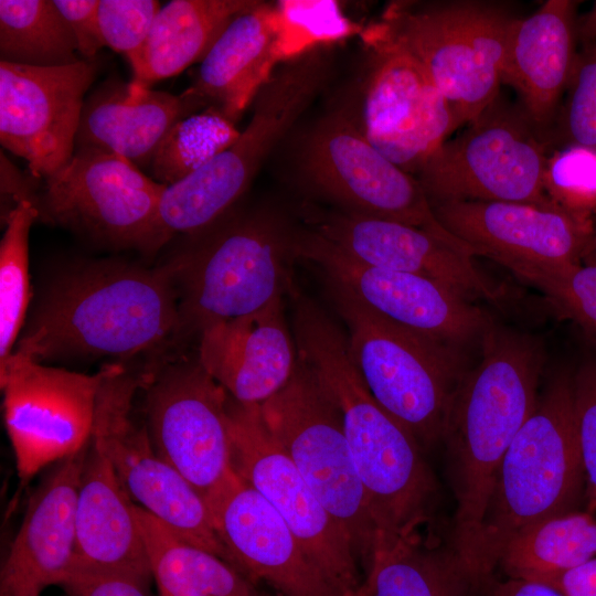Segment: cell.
Masks as SVG:
<instances>
[{
    "mask_svg": "<svg viewBox=\"0 0 596 596\" xmlns=\"http://www.w3.org/2000/svg\"><path fill=\"white\" fill-rule=\"evenodd\" d=\"M178 294L170 264L84 259L47 281L28 316L15 355L41 363L110 358L125 364L175 353ZM126 365V364H125Z\"/></svg>",
    "mask_w": 596,
    "mask_h": 596,
    "instance_id": "cell-1",
    "label": "cell"
},
{
    "mask_svg": "<svg viewBox=\"0 0 596 596\" xmlns=\"http://www.w3.org/2000/svg\"><path fill=\"white\" fill-rule=\"evenodd\" d=\"M292 298L297 355L341 413L377 539L418 534L436 493L421 444L371 394L340 327L310 299L298 294Z\"/></svg>",
    "mask_w": 596,
    "mask_h": 596,
    "instance_id": "cell-2",
    "label": "cell"
},
{
    "mask_svg": "<svg viewBox=\"0 0 596 596\" xmlns=\"http://www.w3.org/2000/svg\"><path fill=\"white\" fill-rule=\"evenodd\" d=\"M481 347L479 363L454 393L441 435L456 499L450 547L467 573L500 464L536 406L545 362L536 337L494 324Z\"/></svg>",
    "mask_w": 596,
    "mask_h": 596,
    "instance_id": "cell-3",
    "label": "cell"
},
{
    "mask_svg": "<svg viewBox=\"0 0 596 596\" xmlns=\"http://www.w3.org/2000/svg\"><path fill=\"white\" fill-rule=\"evenodd\" d=\"M585 492L571 376L561 373L539 397L500 464L469 570L473 592L491 579L515 534L544 519L578 511Z\"/></svg>",
    "mask_w": 596,
    "mask_h": 596,
    "instance_id": "cell-4",
    "label": "cell"
},
{
    "mask_svg": "<svg viewBox=\"0 0 596 596\" xmlns=\"http://www.w3.org/2000/svg\"><path fill=\"white\" fill-rule=\"evenodd\" d=\"M294 228L268 210L231 211L168 260L178 294L177 352L204 329L294 291Z\"/></svg>",
    "mask_w": 596,
    "mask_h": 596,
    "instance_id": "cell-5",
    "label": "cell"
},
{
    "mask_svg": "<svg viewBox=\"0 0 596 596\" xmlns=\"http://www.w3.org/2000/svg\"><path fill=\"white\" fill-rule=\"evenodd\" d=\"M330 46L283 63L254 100V113L237 140L201 169L166 188L159 209L163 247L174 235H198L227 215L264 161L327 85Z\"/></svg>",
    "mask_w": 596,
    "mask_h": 596,
    "instance_id": "cell-6",
    "label": "cell"
},
{
    "mask_svg": "<svg viewBox=\"0 0 596 596\" xmlns=\"http://www.w3.org/2000/svg\"><path fill=\"white\" fill-rule=\"evenodd\" d=\"M515 18L488 1H393L371 25L423 66L461 127L500 94L508 32Z\"/></svg>",
    "mask_w": 596,
    "mask_h": 596,
    "instance_id": "cell-7",
    "label": "cell"
},
{
    "mask_svg": "<svg viewBox=\"0 0 596 596\" xmlns=\"http://www.w3.org/2000/svg\"><path fill=\"white\" fill-rule=\"evenodd\" d=\"M326 287L348 330L352 360L377 403L419 444L441 439L462 377L455 348L389 320L331 278Z\"/></svg>",
    "mask_w": 596,
    "mask_h": 596,
    "instance_id": "cell-8",
    "label": "cell"
},
{
    "mask_svg": "<svg viewBox=\"0 0 596 596\" xmlns=\"http://www.w3.org/2000/svg\"><path fill=\"white\" fill-rule=\"evenodd\" d=\"M294 156L301 184L332 209L414 226L471 253L437 221L417 178L366 139L351 99L317 118Z\"/></svg>",
    "mask_w": 596,
    "mask_h": 596,
    "instance_id": "cell-9",
    "label": "cell"
},
{
    "mask_svg": "<svg viewBox=\"0 0 596 596\" xmlns=\"http://www.w3.org/2000/svg\"><path fill=\"white\" fill-rule=\"evenodd\" d=\"M550 142L522 105L501 93L416 175L429 202L496 201L549 205ZM555 204V203H554Z\"/></svg>",
    "mask_w": 596,
    "mask_h": 596,
    "instance_id": "cell-10",
    "label": "cell"
},
{
    "mask_svg": "<svg viewBox=\"0 0 596 596\" xmlns=\"http://www.w3.org/2000/svg\"><path fill=\"white\" fill-rule=\"evenodd\" d=\"M259 406L270 434L369 564L379 532L336 404L297 355L289 381Z\"/></svg>",
    "mask_w": 596,
    "mask_h": 596,
    "instance_id": "cell-11",
    "label": "cell"
},
{
    "mask_svg": "<svg viewBox=\"0 0 596 596\" xmlns=\"http://www.w3.org/2000/svg\"><path fill=\"white\" fill-rule=\"evenodd\" d=\"M145 370L123 366L103 383L91 443L107 458L135 504L183 541L230 560L217 536L204 498L163 458L138 424L132 405Z\"/></svg>",
    "mask_w": 596,
    "mask_h": 596,
    "instance_id": "cell-12",
    "label": "cell"
},
{
    "mask_svg": "<svg viewBox=\"0 0 596 596\" xmlns=\"http://www.w3.org/2000/svg\"><path fill=\"white\" fill-rule=\"evenodd\" d=\"M166 188L124 157L76 149L68 163L45 180L39 221L104 246L153 255L162 247L159 209Z\"/></svg>",
    "mask_w": 596,
    "mask_h": 596,
    "instance_id": "cell-13",
    "label": "cell"
},
{
    "mask_svg": "<svg viewBox=\"0 0 596 596\" xmlns=\"http://www.w3.org/2000/svg\"><path fill=\"white\" fill-rule=\"evenodd\" d=\"M123 366L109 362L87 374L12 354L0 368L4 425L22 480L89 445L100 387Z\"/></svg>",
    "mask_w": 596,
    "mask_h": 596,
    "instance_id": "cell-14",
    "label": "cell"
},
{
    "mask_svg": "<svg viewBox=\"0 0 596 596\" xmlns=\"http://www.w3.org/2000/svg\"><path fill=\"white\" fill-rule=\"evenodd\" d=\"M141 391L153 448L204 498L232 468L228 394L179 352L149 363Z\"/></svg>",
    "mask_w": 596,
    "mask_h": 596,
    "instance_id": "cell-15",
    "label": "cell"
},
{
    "mask_svg": "<svg viewBox=\"0 0 596 596\" xmlns=\"http://www.w3.org/2000/svg\"><path fill=\"white\" fill-rule=\"evenodd\" d=\"M362 40L368 67L355 103L366 139L389 160L416 177L459 128L454 111L423 66L371 24Z\"/></svg>",
    "mask_w": 596,
    "mask_h": 596,
    "instance_id": "cell-16",
    "label": "cell"
},
{
    "mask_svg": "<svg viewBox=\"0 0 596 596\" xmlns=\"http://www.w3.org/2000/svg\"><path fill=\"white\" fill-rule=\"evenodd\" d=\"M227 419L233 470L276 509L343 596H353L362 583L351 541L270 434L259 404H243L228 395Z\"/></svg>",
    "mask_w": 596,
    "mask_h": 596,
    "instance_id": "cell-17",
    "label": "cell"
},
{
    "mask_svg": "<svg viewBox=\"0 0 596 596\" xmlns=\"http://www.w3.org/2000/svg\"><path fill=\"white\" fill-rule=\"evenodd\" d=\"M296 258L315 264L389 320L451 348L480 340L491 318L447 286L415 274L373 267L307 227H295Z\"/></svg>",
    "mask_w": 596,
    "mask_h": 596,
    "instance_id": "cell-18",
    "label": "cell"
},
{
    "mask_svg": "<svg viewBox=\"0 0 596 596\" xmlns=\"http://www.w3.org/2000/svg\"><path fill=\"white\" fill-rule=\"evenodd\" d=\"M98 67L96 58L54 67L0 61V141L38 179H49L72 159Z\"/></svg>",
    "mask_w": 596,
    "mask_h": 596,
    "instance_id": "cell-19",
    "label": "cell"
},
{
    "mask_svg": "<svg viewBox=\"0 0 596 596\" xmlns=\"http://www.w3.org/2000/svg\"><path fill=\"white\" fill-rule=\"evenodd\" d=\"M441 226L513 274L581 264L593 249L588 220L556 204L496 201L429 202Z\"/></svg>",
    "mask_w": 596,
    "mask_h": 596,
    "instance_id": "cell-20",
    "label": "cell"
},
{
    "mask_svg": "<svg viewBox=\"0 0 596 596\" xmlns=\"http://www.w3.org/2000/svg\"><path fill=\"white\" fill-rule=\"evenodd\" d=\"M305 227L360 263L423 276L468 300L499 304L503 291L473 263L472 254L421 228L304 203Z\"/></svg>",
    "mask_w": 596,
    "mask_h": 596,
    "instance_id": "cell-21",
    "label": "cell"
},
{
    "mask_svg": "<svg viewBox=\"0 0 596 596\" xmlns=\"http://www.w3.org/2000/svg\"><path fill=\"white\" fill-rule=\"evenodd\" d=\"M230 560L283 596H343L276 509L231 468L205 496Z\"/></svg>",
    "mask_w": 596,
    "mask_h": 596,
    "instance_id": "cell-22",
    "label": "cell"
},
{
    "mask_svg": "<svg viewBox=\"0 0 596 596\" xmlns=\"http://www.w3.org/2000/svg\"><path fill=\"white\" fill-rule=\"evenodd\" d=\"M283 299L211 326L196 339L200 364L240 403L262 404L286 385L295 370L296 343Z\"/></svg>",
    "mask_w": 596,
    "mask_h": 596,
    "instance_id": "cell-23",
    "label": "cell"
},
{
    "mask_svg": "<svg viewBox=\"0 0 596 596\" xmlns=\"http://www.w3.org/2000/svg\"><path fill=\"white\" fill-rule=\"evenodd\" d=\"M577 1L547 0L510 25L501 81L546 138L575 68ZM549 140V139H547Z\"/></svg>",
    "mask_w": 596,
    "mask_h": 596,
    "instance_id": "cell-24",
    "label": "cell"
},
{
    "mask_svg": "<svg viewBox=\"0 0 596 596\" xmlns=\"http://www.w3.org/2000/svg\"><path fill=\"white\" fill-rule=\"evenodd\" d=\"M88 446L62 461L31 498L1 573V593L62 585L75 561L76 503Z\"/></svg>",
    "mask_w": 596,
    "mask_h": 596,
    "instance_id": "cell-25",
    "label": "cell"
},
{
    "mask_svg": "<svg viewBox=\"0 0 596 596\" xmlns=\"http://www.w3.org/2000/svg\"><path fill=\"white\" fill-rule=\"evenodd\" d=\"M203 109L189 88L178 95L150 88L132 91L128 84L109 78L85 98L75 150H100L148 169L171 128Z\"/></svg>",
    "mask_w": 596,
    "mask_h": 596,
    "instance_id": "cell-26",
    "label": "cell"
},
{
    "mask_svg": "<svg viewBox=\"0 0 596 596\" xmlns=\"http://www.w3.org/2000/svg\"><path fill=\"white\" fill-rule=\"evenodd\" d=\"M283 63L276 7L257 0L221 32L188 88L236 124Z\"/></svg>",
    "mask_w": 596,
    "mask_h": 596,
    "instance_id": "cell-27",
    "label": "cell"
},
{
    "mask_svg": "<svg viewBox=\"0 0 596 596\" xmlns=\"http://www.w3.org/2000/svg\"><path fill=\"white\" fill-rule=\"evenodd\" d=\"M76 563L151 575L136 513L111 465L92 443L76 503Z\"/></svg>",
    "mask_w": 596,
    "mask_h": 596,
    "instance_id": "cell-28",
    "label": "cell"
},
{
    "mask_svg": "<svg viewBox=\"0 0 596 596\" xmlns=\"http://www.w3.org/2000/svg\"><path fill=\"white\" fill-rule=\"evenodd\" d=\"M257 0H172L161 7L142 45L127 58L132 91L147 89L201 62L225 26Z\"/></svg>",
    "mask_w": 596,
    "mask_h": 596,
    "instance_id": "cell-29",
    "label": "cell"
},
{
    "mask_svg": "<svg viewBox=\"0 0 596 596\" xmlns=\"http://www.w3.org/2000/svg\"><path fill=\"white\" fill-rule=\"evenodd\" d=\"M472 592L455 551L429 546L415 534L379 539L365 581L353 596H469Z\"/></svg>",
    "mask_w": 596,
    "mask_h": 596,
    "instance_id": "cell-30",
    "label": "cell"
},
{
    "mask_svg": "<svg viewBox=\"0 0 596 596\" xmlns=\"http://www.w3.org/2000/svg\"><path fill=\"white\" fill-rule=\"evenodd\" d=\"M136 513L161 596H258L223 558L183 541L137 504Z\"/></svg>",
    "mask_w": 596,
    "mask_h": 596,
    "instance_id": "cell-31",
    "label": "cell"
},
{
    "mask_svg": "<svg viewBox=\"0 0 596 596\" xmlns=\"http://www.w3.org/2000/svg\"><path fill=\"white\" fill-rule=\"evenodd\" d=\"M596 557V518L573 511L536 522L504 546L499 564L509 577L536 581Z\"/></svg>",
    "mask_w": 596,
    "mask_h": 596,
    "instance_id": "cell-32",
    "label": "cell"
},
{
    "mask_svg": "<svg viewBox=\"0 0 596 596\" xmlns=\"http://www.w3.org/2000/svg\"><path fill=\"white\" fill-rule=\"evenodd\" d=\"M75 39L51 0H0L2 62L54 67L76 63Z\"/></svg>",
    "mask_w": 596,
    "mask_h": 596,
    "instance_id": "cell-33",
    "label": "cell"
},
{
    "mask_svg": "<svg viewBox=\"0 0 596 596\" xmlns=\"http://www.w3.org/2000/svg\"><path fill=\"white\" fill-rule=\"evenodd\" d=\"M235 124L209 107L178 121L158 147L148 168L150 178L172 185L194 173L240 137Z\"/></svg>",
    "mask_w": 596,
    "mask_h": 596,
    "instance_id": "cell-34",
    "label": "cell"
},
{
    "mask_svg": "<svg viewBox=\"0 0 596 596\" xmlns=\"http://www.w3.org/2000/svg\"><path fill=\"white\" fill-rule=\"evenodd\" d=\"M39 212L20 203L9 215L0 242V368L13 353L28 319L32 298L29 274V234Z\"/></svg>",
    "mask_w": 596,
    "mask_h": 596,
    "instance_id": "cell-35",
    "label": "cell"
},
{
    "mask_svg": "<svg viewBox=\"0 0 596 596\" xmlns=\"http://www.w3.org/2000/svg\"><path fill=\"white\" fill-rule=\"evenodd\" d=\"M275 7L285 62L363 31L334 0H280Z\"/></svg>",
    "mask_w": 596,
    "mask_h": 596,
    "instance_id": "cell-36",
    "label": "cell"
},
{
    "mask_svg": "<svg viewBox=\"0 0 596 596\" xmlns=\"http://www.w3.org/2000/svg\"><path fill=\"white\" fill-rule=\"evenodd\" d=\"M547 139L550 145L560 142L596 151V41L577 55L565 105Z\"/></svg>",
    "mask_w": 596,
    "mask_h": 596,
    "instance_id": "cell-37",
    "label": "cell"
},
{
    "mask_svg": "<svg viewBox=\"0 0 596 596\" xmlns=\"http://www.w3.org/2000/svg\"><path fill=\"white\" fill-rule=\"evenodd\" d=\"M514 275L535 286L596 340V263L532 268Z\"/></svg>",
    "mask_w": 596,
    "mask_h": 596,
    "instance_id": "cell-38",
    "label": "cell"
},
{
    "mask_svg": "<svg viewBox=\"0 0 596 596\" xmlns=\"http://www.w3.org/2000/svg\"><path fill=\"white\" fill-rule=\"evenodd\" d=\"M544 188L553 203L587 220L596 209V151L570 145L550 155Z\"/></svg>",
    "mask_w": 596,
    "mask_h": 596,
    "instance_id": "cell-39",
    "label": "cell"
},
{
    "mask_svg": "<svg viewBox=\"0 0 596 596\" xmlns=\"http://www.w3.org/2000/svg\"><path fill=\"white\" fill-rule=\"evenodd\" d=\"M594 341H596L594 339ZM573 409L586 476L585 510L596 511V342L571 376Z\"/></svg>",
    "mask_w": 596,
    "mask_h": 596,
    "instance_id": "cell-40",
    "label": "cell"
},
{
    "mask_svg": "<svg viewBox=\"0 0 596 596\" xmlns=\"http://www.w3.org/2000/svg\"><path fill=\"white\" fill-rule=\"evenodd\" d=\"M161 9L155 0H99L98 23L105 45L126 56L148 36Z\"/></svg>",
    "mask_w": 596,
    "mask_h": 596,
    "instance_id": "cell-41",
    "label": "cell"
},
{
    "mask_svg": "<svg viewBox=\"0 0 596 596\" xmlns=\"http://www.w3.org/2000/svg\"><path fill=\"white\" fill-rule=\"evenodd\" d=\"M148 578L74 562L62 585L72 596H149Z\"/></svg>",
    "mask_w": 596,
    "mask_h": 596,
    "instance_id": "cell-42",
    "label": "cell"
},
{
    "mask_svg": "<svg viewBox=\"0 0 596 596\" xmlns=\"http://www.w3.org/2000/svg\"><path fill=\"white\" fill-rule=\"evenodd\" d=\"M75 39L77 52L84 60L96 58L105 46L99 23V0H53Z\"/></svg>",
    "mask_w": 596,
    "mask_h": 596,
    "instance_id": "cell-43",
    "label": "cell"
},
{
    "mask_svg": "<svg viewBox=\"0 0 596 596\" xmlns=\"http://www.w3.org/2000/svg\"><path fill=\"white\" fill-rule=\"evenodd\" d=\"M0 158L1 224L3 225L22 202H30L38 210L44 185H41L39 182L41 179L31 172L20 171L2 152Z\"/></svg>",
    "mask_w": 596,
    "mask_h": 596,
    "instance_id": "cell-44",
    "label": "cell"
},
{
    "mask_svg": "<svg viewBox=\"0 0 596 596\" xmlns=\"http://www.w3.org/2000/svg\"><path fill=\"white\" fill-rule=\"evenodd\" d=\"M534 582L546 584L565 596H596V557L566 572Z\"/></svg>",
    "mask_w": 596,
    "mask_h": 596,
    "instance_id": "cell-45",
    "label": "cell"
},
{
    "mask_svg": "<svg viewBox=\"0 0 596 596\" xmlns=\"http://www.w3.org/2000/svg\"><path fill=\"white\" fill-rule=\"evenodd\" d=\"M481 590H486L483 596H565L546 584L513 577L497 583L489 581Z\"/></svg>",
    "mask_w": 596,
    "mask_h": 596,
    "instance_id": "cell-46",
    "label": "cell"
},
{
    "mask_svg": "<svg viewBox=\"0 0 596 596\" xmlns=\"http://www.w3.org/2000/svg\"><path fill=\"white\" fill-rule=\"evenodd\" d=\"M577 40L588 44L596 41V1L592 9L576 22Z\"/></svg>",
    "mask_w": 596,
    "mask_h": 596,
    "instance_id": "cell-47",
    "label": "cell"
},
{
    "mask_svg": "<svg viewBox=\"0 0 596 596\" xmlns=\"http://www.w3.org/2000/svg\"><path fill=\"white\" fill-rule=\"evenodd\" d=\"M1 596H40V590L34 588H19L1 593Z\"/></svg>",
    "mask_w": 596,
    "mask_h": 596,
    "instance_id": "cell-48",
    "label": "cell"
},
{
    "mask_svg": "<svg viewBox=\"0 0 596 596\" xmlns=\"http://www.w3.org/2000/svg\"><path fill=\"white\" fill-rule=\"evenodd\" d=\"M593 252H596V238L594 240Z\"/></svg>",
    "mask_w": 596,
    "mask_h": 596,
    "instance_id": "cell-49",
    "label": "cell"
}]
</instances>
